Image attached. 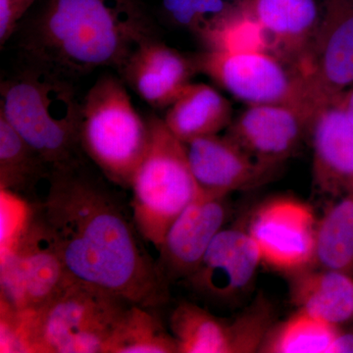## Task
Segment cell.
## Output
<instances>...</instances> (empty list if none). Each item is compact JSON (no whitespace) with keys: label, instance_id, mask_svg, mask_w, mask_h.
Listing matches in <instances>:
<instances>
[{"label":"cell","instance_id":"cell-1","mask_svg":"<svg viewBox=\"0 0 353 353\" xmlns=\"http://www.w3.org/2000/svg\"><path fill=\"white\" fill-rule=\"evenodd\" d=\"M36 205L72 280L148 308L168 301L170 285L139 240L134 221L82 164L53 170L48 194Z\"/></svg>","mask_w":353,"mask_h":353},{"label":"cell","instance_id":"cell-2","mask_svg":"<svg viewBox=\"0 0 353 353\" xmlns=\"http://www.w3.org/2000/svg\"><path fill=\"white\" fill-rule=\"evenodd\" d=\"M154 37L141 0H46L19 43L28 64L69 79L102 67L119 71L141 41Z\"/></svg>","mask_w":353,"mask_h":353},{"label":"cell","instance_id":"cell-3","mask_svg":"<svg viewBox=\"0 0 353 353\" xmlns=\"http://www.w3.org/2000/svg\"><path fill=\"white\" fill-rule=\"evenodd\" d=\"M0 90V114L52 171L82 164V101L69 79L28 64Z\"/></svg>","mask_w":353,"mask_h":353},{"label":"cell","instance_id":"cell-4","mask_svg":"<svg viewBox=\"0 0 353 353\" xmlns=\"http://www.w3.org/2000/svg\"><path fill=\"white\" fill-rule=\"evenodd\" d=\"M80 141L83 152L111 183L131 189L150 143V127L117 77L102 76L83 97Z\"/></svg>","mask_w":353,"mask_h":353},{"label":"cell","instance_id":"cell-5","mask_svg":"<svg viewBox=\"0 0 353 353\" xmlns=\"http://www.w3.org/2000/svg\"><path fill=\"white\" fill-rule=\"evenodd\" d=\"M150 143L131 185L132 221L143 240L158 248L172 223L199 192L185 143L163 119L150 115Z\"/></svg>","mask_w":353,"mask_h":353},{"label":"cell","instance_id":"cell-6","mask_svg":"<svg viewBox=\"0 0 353 353\" xmlns=\"http://www.w3.org/2000/svg\"><path fill=\"white\" fill-rule=\"evenodd\" d=\"M131 304L73 281L39 310L27 311L30 353H103Z\"/></svg>","mask_w":353,"mask_h":353},{"label":"cell","instance_id":"cell-7","mask_svg":"<svg viewBox=\"0 0 353 353\" xmlns=\"http://www.w3.org/2000/svg\"><path fill=\"white\" fill-rule=\"evenodd\" d=\"M192 61L196 72L248 105L321 108L301 67L274 51L206 50Z\"/></svg>","mask_w":353,"mask_h":353},{"label":"cell","instance_id":"cell-8","mask_svg":"<svg viewBox=\"0 0 353 353\" xmlns=\"http://www.w3.org/2000/svg\"><path fill=\"white\" fill-rule=\"evenodd\" d=\"M73 282L36 203L24 226L1 248L0 301L19 311H37Z\"/></svg>","mask_w":353,"mask_h":353},{"label":"cell","instance_id":"cell-9","mask_svg":"<svg viewBox=\"0 0 353 353\" xmlns=\"http://www.w3.org/2000/svg\"><path fill=\"white\" fill-rule=\"evenodd\" d=\"M317 217L309 204L280 196L262 202L248 221V234L262 265L285 277L313 266Z\"/></svg>","mask_w":353,"mask_h":353},{"label":"cell","instance_id":"cell-10","mask_svg":"<svg viewBox=\"0 0 353 353\" xmlns=\"http://www.w3.org/2000/svg\"><path fill=\"white\" fill-rule=\"evenodd\" d=\"M261 265L259 248L246 228H224L183 282L204 303L234 307L252 292Z\"/></svg>","mask_w":353,"mask_h":353},{"label":"cell","instance_id":"cell-11","mask_svg":"<svg viewBox=\"0 0 353 353\" xmlns=\"http://www.w3.org/2000/svg\"><path fill=\"white\" fill-rule=\"evenodd\" d=\"M319 21L303 70L320 105L353 85V0H317Z\"/></svg>","mask_w":353,"mask_h":353},{"label":"cell","instance_id":"cell-12","mask_svg":"<svg viewBox=\"0 0 353 353\" xmlns=\"http://www.w3.org/2000/svg\"><path fill=\"white\" fill-rule=\"evenodd\" d=\"M318 109L283 104L248 105L226 136L259 163L277 170L310 138Z\"/></svg>","mask_w":353,"mask_h":353},{"label":"cell","instance_id":"cell-13","mask_svg":"<svg viewBox=\"0 0 353 353\" xmlns=\"http://www.w3.org/2000/svg\"><path fill=\"white\" fill-rule=\"evenodd\" d=\"M228 196L199 189L172 223L158 248V268L169 285L185 280L201 263L229 217Z\"/></svg>","mask_w":353,"mask_h":353},{"label":"cell","instance_id":"cell-14","mask_svg":"<svg viewBox=\"0 0 353 353\" xmlns=\"http://www.w3.org/2000/svg\"><path fill=\"white\" fill-rule=\"evenodd\" d=\"M189 163L199 189L221 196L255 189L275 169L259 163L229 137H201L185 143Z\"/></svg>","mask_w":353,"mask_h":353},{"label":"cell","instance_id":"cell-15","mask_svg":"<svg viewBox=\"0 0 353 353\" xmlns=\"http://www.w3.org/2000/svg\"><path fill=\"white\" fill-rule=\"evenodd\" d=\"M312 182L330 199L353 196V122L333 103L318 109L310 132Z\"/></svg>","mask_w":353,"mask_h":353},{"label":"cell","instance_id":"cell-16","mask_svg":"<svg viewBox=\"0 0 353 353\" xmlns=\"http://www.w3.org/2000/svg\"><path fill=\"white\" fill-rule=\"evenodd\" d=\"M123 80L154 108H169L190 82L194 61L150 38L132 51L119 70Z\"/></svg>","mask_w":353,"mask_h":353},{"label":"cell","instance_id":"cell-17","mask_svg":"<svg viewBox=\"0 0 353 353\" xmlns=\"http://www.w3.org/2000/svg\"><path fill=\"white\" fill-rule=\"evenodd\" d=\"M236 4L261 26L274 52L303 69L319 21L317 0H239Z\"/></svg>","mask_w":353,"mask_h":353},{"label":"cell","instance_id":"cell-18","mask_svg":"<svg viewBox=\"0 0 353 353\" xmlns=\"http://www.w3.org/2000/svg\"><path fill=\"white\" fill-rule=\"evenodd\" d=\"M289 279L296 309L338 327L353 320V276L311 266Z\"/></svg>","mask_w":353,"mask_h":353},{"label":"cell","instance_id":"cell-19","mask_svg":"<svg viewBox=\"0 0 353 353\" xmlns=\"http://www.w3.org/2000/svg\"><path fill=\"white\" fill-rule=\"evenodd\" d=\"M169 131L183 143L201 137L219 134L233 121L226 97L206 83H190L165 114Z\"/></svg>","mask_w":353,"mask_h":353},{"label":"cell","instance_id":"cell-20","mask_svg":"<svg viewBox=\"0 0 353 353\" xmlns=\"http://www.w3.org/2000/svg\"><path fill=\"white\" fill-rule=\"evenodd\" d=\"M52 168L0 114V190L37 203V188Z\"/></svg>","mask_w":353,"mask_h":353},{"label":"cell","instance_id":"cell-21","mask_svg":"<svg viewBox=\"0 0 353 353\" xmlns=\"http://www.w3.org/2000/svg\"><path fill=\"white\" fill-rule=\"evenodd\" d=\"M313 266L353 276V196L332 199L317 218Z\"/></svg>","mask_w":353,"mask_h":353},{"label":"cell","instance_id":"cell-22","mask_svg":"<svg viewBox=\"0 0 353 353\" xmlns=\"http://www.w3.org/2000/svg\"><path fill=\"white\" fill-rule=\"evenodd\" d=\"M169 329L179 353H232L231 321L183 301L172 311Z\"/></svg>","mask_w":353,"mask_h":353},{"label":"cell","instance_id":"cell-23","mask_svg":"<svg viewBox=\"0 0 353 353\" xmlns=\"http://www.w3.org/2000/svg\"><path fill=\"white\" fill-rule=\"evenodd\" d=\"M103 353H179V348L152 308L132 303L116 325Z\"/></svg>","mask_w":353,"mask_h":353},{"label":"cell","instance_id":"cell-24","mask_svg":"<svg viewBox=\"0 0 353 353\" xmlns=\"http://www.w3.org/2000/svg\"><path fill=\"white\" fill-rule=\"evenodd\" d=\"M341 327L296 309L273 325L260 347L262 353H332Z\"/></svg>","mask_w":353,"mask_h":353},{"label":"cell","instance_id":"cell-25","mask_svg":"<svg viewBox=\"0 0 353 353\" xmlns=\"http://www.w3.org/2000/svg\"><path fill=\"white\" fill-rule=\"evenodd\" d=\"M199 37L208 50L273 51L270 39L261 26L236 4Z\"/></svg>","mask_w":353,"mask_h":353},{"label":"cell","instance_id":"cell-26","mask_svg":"<svg viewBox=\"0 0 353 353\" xmlns=\"http://www.w3.org/2000/svg\"><path fill=\"white\" fill-rule=\"evenodd\" d=\"M275 323L273 304L266 297H257L231 321L232 353L259 352Z\"/></svg>","mask_w":353,"mask_h":353},{"label":"cell","instance_id":"cell-27","mask_svg":"<svg viewBox=\"0 0 353 353\" xmlns=\"http://www.w3.org/2000/svg\"><path fill=\"white\" fill-rule=\"evenodd\" d=\"M175 24L201 34L233 7L226 0H162Z\"/></svg>","mask_w":353,"mask_h":353},{"label":"cell","instance_id":"cell-28","mask_svg":"<svg viewBox=\"0 0 353 353\" xmlns=\"http://www.w3.org/2000/svg\"><path fill=\"white\" fill-rule=\"evenodd\" d=\"M0 352L30 353L27 314L0 301Z\"/></svg>","mask_w":353,"mask_h":353},{"label":"cell","instance_id":"cell-29","mask_svg":"<svg viewBox=\"0 0 353 353\" xmlns=\"http://www.w3.org/2000/svg\"><path fill=\"white\" fill-rule=\"evenodd\" d=\"M36 0H0V43L3 46L15 34Z\"/></svg>","mask_w":353,"mask_h":353},{"label":"cell","instance_id":"cell-30","mask_svg":"<svg viewBox=\"0 0 353 353\" xmlns=\"http://www.w3.org/2000/svg\"><path fill=\"white\" fill-rule=\"evenodd\" d=\"M332 353H353V331L345 332L340 328Z\"/></svg>","mask_w":353,"mask_h":353},{"label":"cell","instance_id":"cell-31","mask_svg":"<svg viewBox=\"0 0 353 353\" xmlns=\"http://www.w3.org/2000/svg\"><path fill=\"white\" fill-rule=\"evenodd\" d=\"M332 103L343 110L345 115L353 122V85L345 90V92L339 95Z\"/></svg>","mask_w":353,"mask_h":353}]
</instances>
